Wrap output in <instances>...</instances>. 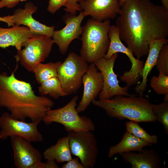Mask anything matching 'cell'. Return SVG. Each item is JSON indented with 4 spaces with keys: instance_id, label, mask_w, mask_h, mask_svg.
Listing matches in <instances>:
<instances>
[{
    "instance_id": "6da1fadb",
    "label": "cell",
    "mask_w": 168,
    "mask_h": 168,
    "mask_svg": "<svg viewBox=\"0 0 168 168\" xmlns=\"http://www.w3.org/2000/svg\"><path fill=\"white\" fill-rule=\"evenodd\" d=\"M116 26L121 40L136 58L148 54L149 44L168 36V10L150 0H126Z\"/></svg>"
},
{
    "instance_id": "7a4b0ae2",
    "label": "cell",
    "mask_w": 168,
    "mask_h": 168,
    "mask_svg": "<svg viewBox=\"0 0 168 168\" xmlns=\"http://www.w3.org/2000/svg\"><path fill=\"white\" fill-rule=\"evenodd\" d=\"M0 73V107L6 108L13 119L25 121H43L54 102L46 96L36 95L29 83L17 79L15 72Z\"/></svg>"
},
{
    "instance_id": "3957f363",
    "label": "cell",
    "mask_w": 168,
    "mask_h": 168,
    "mask_svg": "<svg viewBox=\"0 0 168 168\" xmlns=\"http://www.w3.org/2000/svg\"><path fill=\"white\" fill-rule=\"evenodd\" d=\"M136 96H116L109 99H96L92 103L104 110L111 118L126 119L137 123L155 122L156 119L152 111V104L147 98Z\"/></svg>"
},
{
    "instance_id": "277c9868",
    "label": "cell",
    "mask_w": 168,
    "mask_h": 168,
    "mask_svg": "<svg viewBox=\"0 0 168 168\" xmlns=\"http://www.w3.org/2000/svg\"><path fill=\"white\" fill-rule=\"evenodd\" d=\"M110 21H99L89 19L83 26L80 56L88 63L104 57L109 48L108 32Z\"/></svg>"
},
{
    "instance_id": "5b68a950",
    "label": "cell",
    "mask_w": 168,
    "mask_h": 168,
    "mask_svg": "<svg viewBox=\"0 0 168 168\" xmlns=\"http://www.w3.org/2000/svg\"><path fill=\"white\" fill-rule=\"evenodd\" d=\"M77 96H75L64 106L48 111L43 121L46 125L55 122L63 125L65 130L89 131L95 130V126L92 120L85 115L80 116L76 109Z\"/></svg>"
},
{
    "instance_id": "8992f818",
    "label": "cell",
    "mask_w": 168,
    "mask_h": 168,
    "mask_svg": "<svg viewBox=\"0 0 168 168\" xmlns=\"http://www.w3.org/2000/svg\"><path fill=\"white\" fill-rule=\"evenodd\" d=\"M51 37L36 34L23 44L24 48L17 50L15 56L17 62L29 72H32L35 66L48 58L54 44Z\"/></svg>"
},
{
    "instance_id": "52a82bcc",
    "label": "cell",
    "mask_w": 168,
    "mask_h": 168,
    "mask_svg": "<svg viewBox=\"0 0 168 168\" xmlns=\"http://www.w3.org/2000/svg\"><path fill=\"white\" fill-rule=\"evenodd\" d=\"M89 65L80 56L70 53L58 67L57 77L66 96L76 93L82 84V80Z\"/></svg>"
},
{
    "instance_id": "ba28073f",
    "label": "cell",
    "mask_w": 168,
    "mask_h": 168,
    "mask_svg": "<svg viewBox=\"0 0 168 168\" xmlns=\"http://www.w3.org/2000/svg\"><path fill=\"white\" fill-rule=\"evenodd\" d=\"M68 132L71 154L77 157L84 168H93L98 153L97 141L92 131H71Z\"/></svg>"
},
{
    "instance_id": "9c48e42d",
    "label": "cell",
    "mask_w": 168,
    "mask_h": 168,
    "mask_svg": "<svg viewBox=\"0 0 168 168\" xmlns=\"http://www.w3.org/2000/svg\"><path fill=\"white\" fill-rule=\"evenodd\" d=\"M110 43L108 50L104 58L106 59H110L116 53L119 52L125 54L128 58L131 63L130 70L124 72L120 79L130 86L135 85L139 81L140 73L143 67V62L136 58L132 52L122 43L119 37L118 28L116 25H111L108 32Z\"/></svg>"
},
{
    "instance_id": "30bf717a",
    "label": "cell",
    "mask_w": 168,
    "mask_h": 168,
    "mask_svg": "<svg viewBox=\"0 0 168 168\" xmlns=\"http://www.w3.org/2000/svg\"><path fill=\"white\" fill-rule=\"evenodd\" d=\"M39 123L16 120L12 118L8 112H4L0 116V135L2 140L15 136L30 142H42L44 138L37 128Z\"/></svg>"
},
{
    "instance_id": "8fae6325",
    "label": "cell",
    "mask_w": 168,
    "mask_h": 168,
    "mask_svg": "<svg viewBox=\"0 0 168 168\" xmlns=\"http://www.w3.org/2000/svg\"><path fill=\"white\" fill-rule=\"evenodd\" d=\"M118 56V53H116L108 59L102 57L94 62L101 73L103 80V89L99 95V100L109 99L116 96L132 95L128 92L129 87L119 86L117 76L114 71V62Z\"/></svg>"
},
{
    "instance_id": "7c38bea8",
    "label": "cell",
    "mask_w": 168,
    "mask_h": 168,
    "mask_svg": "<svg viewBox=\"0 0 168 168\" xmlns=\"http://www.w3.org/2000/svg\"><path fill=\"white\" fill-rule=\"evenodd\" d=\"M38 7L30 2H27L24 9H16L11 16H0V21L6 23L8 26L24 25L28 27L36 34L45 35L52 37L55 27L48 26L35 19L32 14L38 10Z\"/></svg>"
},
{
    "instance_id": "4fadbf2b",
    "label": "cell",
    "mask_w": 168,
    "mask_h": 168,
    "mask_svg": "<svg viewBox=\"0 0 168 168\" xmlns=\"http://www.w3.org/2000/svg\"><path fill=\"white\" fill-rule=\"evenodd\" d=\"M85 17L82 11L77 16L68 13L63 18L65 26L60 30L54 31L52 37L54 43L58 46L62 54L67 52L70 44L73 40L80 38L83 27L81 23Z\"/></svg>"
},
{
    "instance_id": "5bb4252c",
    "label": "cell",
    "mask_w": 168,
    "mask_h": 168,
    "mask_svg": "<svg viewBox=\"0 0 168 168\" xmlns=\"http://www.w3.org/2000/svg\"><path fill=\"white\" fill-rule=\"evenodd\" d=\"M83 91L81 100L76 107L78 113L85 111L92 102L99 96L103 85L102 74L94 63L89 65L86 72L82 80Z\"/></svg>"
},
{
    "instance_id": "9a60e30c",
    "label": "cell",
    "mask_w": 168,
    "mask_h": 168,
    "mask_svg": "<svg viewBox=\"0 0 168 168\" xmlns=\"http://www.w3.org/2000/svg\"><path fill=\"white\" fill-rule=\"evenodd\" d=\"M78 3L85 17L99 21L114 18L121 8L119 0H79Z\"/></svg>"
},
{
    "instance_id": "2e32d148",
    "label": "cell",
    "mask_w": 168,
    "mask_h": 168,
    "mask_svg": "<svg viewBox=\"0 0 168 168\" xmlns=\"http://www.w3.org/2000/svg\"><path fill=\"white\" fill-rule=\"evenodd\" d=\"M10 138L14 163L16 168H33L36 164L41 161V154L31 142L17 136Z\"/></svg>"
},
{
    "instance_id": "e0dca14e",
    "label": "cell",
    "mask_w": 168,
    "mask_h": 168,
    "mask_svg": "<svg viewBox=\"0 0 168 168\" xmlns=\"http://www.w3.org/2000/svg\"><path fill=\"white\" fill-rule=\"evenodd\" d=\"M124 161L130 163L131 168H159L162 164L160 156L153 149H144L138 153L131 152L119 154Z\"/></svg>"
},
{
    "instance_id": "ac0fdd59",
    "label": "cell",
    "mask_w": 168,
    "mask_h": 168,
    "mask_svg": "<svg viewBox=\"0 0 168 168\" xmlns=\"http://www.w3.org/2000/svg\"><path fill=\"white\" fill-rule=\"evenodd\" d=\"M36 34L26 26H13L5 28L0 27V47L14 46L21 49L23 43Z\"/></svg>"
},
{
    "instance_id": "d6986e66",
    "label": "cell",
    "mask_w": 168,
    "mask_h": 168,
    "mask_svg": "<svg viewBox=\"0 0 168 168\" xmlns=\"http://www.w3.org/2000/svg\"><path fill=\"white\" fill-rule=\"evenodd\" d=\"M168 43L167 38L158 39L151 42L149 45L148 56L139 76L142 78L141 82L136 86L134 90L137 94L142 96L147 86V77L153 68L156 65L159 51L165 44Z\"/></svg>"
},
{
    "instance_id": "ffe728a7",
    "label": "cell",
    "mask_w": 168,
    "mask_h": 168,
    "mask_svg": "<svg viewBox=\"0 0 168 168\" xmlns=\"http://www.w3.org/2000/svg\"><path fill=\"white\" fill-rule=\"evenodd\" d=\"M152 144L138 138L126 131L121 141L109 148L108 156L112 157L117 154L132 151L140 152L146 146H152Z\"/></svg>"
},
{
    "instance_id": "44dd1931",
    "label": "cell",
    "mask_w": 168,
    "mask_h": 168,
    "mask_svg": "<svg viewBox=\"0 0 168 168\" xmlns=\"http://www.w3.org/2000/svg\"><path fill=\"white\" fill-rule=\"evenodd\" d=\"M44 158L57 162H67L72 159L68 136L59 139L56 143L47 148L43 152Z\"/></svg>"
},
{
    "instance_id": "7402d4cb",
    "label": "cell",
    "mask_w": 168,
    "mask_h": 168,
    "mask_svg": "<svg viewBox=\"0 0 168 168\" xmlns=\"http://www.w3.org/2000/svg\"><path fill=\"white\" fill-rule=\"evenodd\" d=\"M61 63V62L58 61L46 63H40L38 64L32 72L37 83L40 85L50 78L57 77L58 69Z\"/></svg>"
},
{
    "instance_id": "603a6c76",
    "label": "cell",
    "mask_w": 168,
    "mask_h": 168,
    "mask_svg": "<svg viewBox=\"0 0 168 168\" xmlns=\"http://www.w3.org/2000/svg\"><path fill=\"white\" fill-rule=\"evenodd\" d=\"M38 91L40 96L48 95L55 100L66 96L57 77L51 78L43 82L39 87Z\"/></svg>"
},
{
    "instance_id": "cb8c5ba5",
    "label": "cell",
    "mask_w": 168,
    "mask_h": 168,
    "mask_svg": "<svg viewBox=\"0 0 168 168\" xmlns=\"http://www.w3.org/2000/svg\"><path fill=\"white\" fill-rule=\"evenodd\" d=\"M125 124L126 131L152 144L157 143V136L155 135H151L149 134L137 122L130 121L126 122Z\"/></svg>"
},
{
    "instance_id": "d4e9b609",
    "label": "cell",
    "mask_w": 168,
    "mask_h": 168,
    "mask_svg": "<svg viewBox=\"0 0 168 168\" xmlns=\"http://www.w3.org/2000/svg\"><path fill=\"white\" fill-rule=\"evenodd\" d=\"M152 111L156 120L163 125L168 133V101H164L158 104H152Z\"/></svg>"
},
{
    "instance_id": "484cf974",
    "label": "cell",
    "mask_w": 168,
    "mask_h": 168,
    "mask_svg": "<svg viewBox=\"0 0 168 168\" xmlns=\"http://www.w3.org/2000/svg\"><path fill=\"white\" fill-rule=\"evenodd\" d=\"M150 85L156 94L165 95L168 93V75L159 72L158 77L154 76L152 77Z\"/></svg>"
},
{
    "instance_id": "4316f807",
    "label": "cell",
    "mask_w": 168,
    "mask_h": 168,
    "mask_svg": "<svg viewBox=\"0 0 168 168\" xmlns=\"http://www.w3.org/2000/svg\"><path fill=\"white\" fill-rule=\"evenodd\" d=\"M156 68L159 72H161L168 75V44H164L161 48L158 55Z\"/></svg>"
},
{
    "instance_id": "83f0119b",
    "label": "cell",
    "mask_w": 168,
    "mask_h": 168,
    "mask_svg": "<svg viewBox=\"0 0 168 168\" xmlns=\"http://www.w3.org/2000/svg\"><path fill=\"white\" fill-rule=\"evenodd\" d=\"M79 0H67L64 10L67 13L76 14L77 11H81L78 2Z\"/></svg>"
},
{
    "instance_id": "f1b7e54d",
    "label": "cell",
    "mask_w": 168,
    "mask_h": 168,
    "mask_svg": "<svg viewBox=\"0 0 168 168\" xmlns=\"http://www.w3.org/2000/svg\"><path fill=\"white\" fill-rule=\"evenodd\" d=\"M67 0H49L47 8L48 11L54 14L62 6H64Z\"/></svg>"
},
{
    "instance_id": "f546056e",
    "label": "cell",
    "mask_w": 168,
    "mask_h": 168,
    "mask_svg": "<svg viewBox=\"0 0 168 168\" xmlns=\"http://www.w3.org/2000/svg\"><path fill=\"white\" fill-rule=\"evenodd\" d=\"M59 167L55 162L52 160H47L45 162L40 161L37 163L33 168H58Z\"/></svg>"
},
{
    "instance_id": "4dcf8cb0",
    "label": "cell",
    "mask_w": 168,
    "mask_h": 168,
    "mask_svg": "<svg viewBox=\"0 0 168 168\" xmlns=\"http://www.w3.org/2000/svg\"><path fill=\"white\" fill-rule=\"evenodd\" d=\"M62 168H84L81 163L79 162V158H74L63 165Z\"/></svg>"
},
{
    "instance_id": "1f68e13d",
    "label": "cell",
    "mask_w": 168,
    "mask_h": 168,
    "mask_svg": "<svg viewBox=\"0 0 168 168\" xmlns=\"http://www.w3.org/2000/svg\"><path fill=\"white\" fill-rule=\"evenodd\" d=\"M19 2V0H1L0 9L4 7L7 8H13L17 5Z\"/></svg>"
},
{
    "instance_id": "d6a6232c",
    "label": "cell",
    "mask_w": 168,
    "mask_h": 168,
    "mask_svg": "<svg viewBox=\"0 0 168 168\" xmlns=\"http://www.w3.org/2000/svg\"><path fill=\"white\" fill-rule=\"evenodd\" d=\"M163 5L167 10H168V0H161Z\"/></svg>"
},
{
    "instance_id": "836d02e7",
    "label": "cell",
    "mask_w": 168,
    "mask_h": 168,
    "mask_svg": "<svg viewBox=\"0 0 168 168\" xmlns=\"http://www.w3.org/2000/svg\"><path fill=\"white\" fill-rule=\"evenodd\" d=\"M164 95V101H168V93L165 94Z\"/></svg>"
},
{
    "instance_id": "e575fe53",
    "label": "cell",
    "mask_w": 168,
    "mask_h": 168,
    "mask_svg": "<svg viewBox=\"0 0 168 168\" xmlns=\"http://www.w3.org/2000/svg\"><path fill=\"white\" fill-rule=\"evenodd\" d=\"M120 5L121 6L126 0H119Z\"/></svg>"
},
{
    "instance_id": "d590c367",
    "label": "cell",
    "mask_w": 168,
    "mask_h": 168,
    "mask_svg": "<svg viewBox=\"0 0 168 168\" xmlns=\"http://www.w3.org/2000/svg\"><path fill=\"white\" fill-rule=\"evenodd\" d=\"M20 2H24L26 1L27 0H19Z\"/></svg>"
},
{
    "instance_id": "8d00e7d4",
    "label": "cell",
    "mask_w": 168,
    "mask_h": 168,
    "mask_svg": "<svg viewBox=\"0 0 168 168\" xmlns=\"http://www.w3.org/2000/svg\"><path fill=\"white\" fill-rule=\"evenodd\" d=\"M2 136L1 135H0V139H2Z\"/></svg>"
}]
</instances>
